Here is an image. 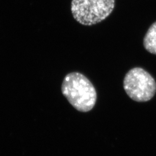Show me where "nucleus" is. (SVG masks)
<instances>
[{
    "mask_svg": "<svg viewBox=\"0 0 156 156\" xmlns=\"http://www.w3.org/2000/svg\"><path fill=\"white\" fill-rule=\"evenodd\" d=\"M62 91L69 104L78 111H90L95 105L97 95L94 86L81 73L67 74L62 83Z\"/></svg>",
    "mask_w": 156,
    "mask_h": 156,
    "instance_id": "1",
    "label": "nucleus"
},
{
    "mask_svg": "<svg viewBox=\"0 0 156 156\" xmlns=\"http://www.w3.org/2000/svg\"><path fill=\"white\" fill-rule=\"evenodd\" d=\"M115 0H72L71 11L80 24L90 26L102 22L113 11Z\"/></svg>",
    "mask_w": 156,
    "mask_h": 156,
    "instance_id": "2",
    "label": "nucleus"
},
{
    "mask_svg": "<svg viewBox=\"0 0 156 156\" xmlns=\"http://www.w3.org/2000/svg\"><path fill=\"white\" fill-rule=\"evenodd\" d=\"M123 87L128 96L136 102L151 100L156 92L154 78L139 67L133 68L127 73L124 79Z\"/></svg>",
    "mask_w": 156,
    "mask_h": 156,
    "instance_id": "3",
    "label": "nucleus"
},
{
    "mask_svg": "<svg viewBox=\"0 0 156 156\" xmlns=\"http://www.w3.org/2000/svg\"><path fill=\"white\" fill-rule=\"evenodd\" d=\"M144 46L146 50L156 55V22L151 24L144 39Z\"/></svg>",
    "mask_w": 156,
    "mask_h": 156,
    "instance_id": "4",
    "label": "nucleus"
}]
</instances>
